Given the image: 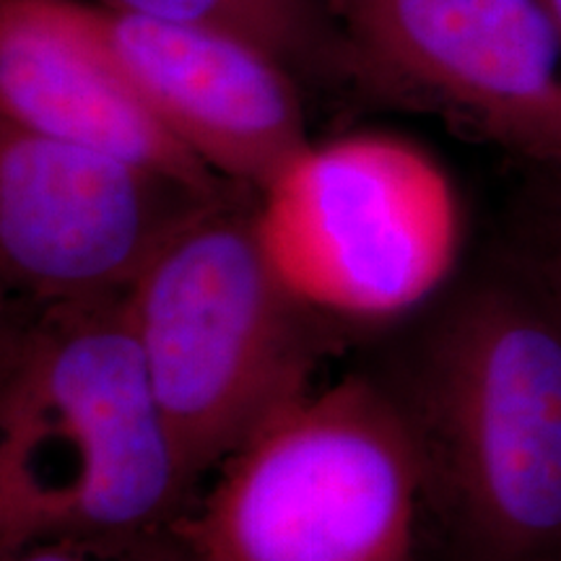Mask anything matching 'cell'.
<instances>
[{
    "mask_svg": "<svg viewBox=\"0 0 561 561\" xmlns=\"http://www.w3.org/2000/svg\"><path fill=\"white\" fill-rule=\"evenodd\" d=\"M0 398V549L140 538L191 491L123 297L45 305Z\"/></svg>",
    "mask_w": 561,
    "mask_h": 561,
    "instance_id": "6da1fadb",
    "label": "cell"
},
{
    "mask_svg": "<svg viewBox=\"0 0 561 561\" xmlns=\"http://www.w3.org/2000/svg\"><path fill=\"white\" fill-rule=\"evenodd\" d=\"M409 416L460 561H561V312L528 278L447 310Z\"/></svg>",
    "mask_w": 561,
    "mask_h": 561,
    "instance_id": "7a4b0ae2",
    "label": "cell"
},
{
    "mask_svg": "<svg viewBox=\"0 0 561 561\" xmlns=\"http://www.w3.org/2000/svg\"><path fill=\"white\" fill-rule=\"evenodd\" d=\"M248 195L193 214L123 294L191 483L310 390L322 348V314L271 268Z\"/></svg>",
    "mask_w": 561,
    "mask_h": 561,
    "instance_id": "3957f363",
    "label": "cell"
},
{
    "mask_svg": "<svg viewBox=\"0 0 561 561\" xmlns=\"http://www.w3.org/2000/svg\"><path fill=\"white\" fill-rule=\"evenodd\" d=\"M424 494L409 411L348 377L265 421L170 533L195 561H413Z\"/></svg>",
    "mask_w": 561,
    "mask_h": 561,
    "instance_id": "277c9868",
    "label": "cell"
},
{
    "mask_svg": "<svg viewBox=\"0 0 561 561\" xmlns=\"http://www.w3.org/2000/svg\"><path fill=\"white\" fill-rule=\"evenodd\" d=\"M252 224L301 305L341 320H390L450 278L460 250L453 182L388 133L307 144L255 193Z\"/></svg>",
    "mask_w": 561,
    "mask_h": 561,
    "instance_id": "5b68a950",
    "label": "cell"
},
{
    "mask_svg": "<svg viewBox=\"0 0 561 561\" xmlns=\"http://www.w3.org/2000/svg\"><path fill=\"white\" fill-rule=\"evenodd\" d=\"M333 70L561 172V32L543 0H325Z\"/></svg>",
    "mask_w": 561,
    "mask_h": 561,
    "instance_id": "8992f818",
    "label": "cell"
},
{
    "mask_svg": "<svg viewBox=\"0 0 561 561\" xmlns=\"http://www.w3.org/2000/svg\"><path fill=\"white\" fill-rule=\"evenodd\" d=\"M216 201L136 161L0 123V261L45 305L123 297Z\"/></svg>",
    "mask_w": 561,
    "mask_h": 561,
    "instance_id": "52a82bcc",
    "label": "cell"
},
{
    "mask_svg": "<svg viewBox=\"0 0 561 561\" xmlns=\"http://www.w3.org/2000/svg\"><path fill=\"white\" fill-rule=\"evenodd\" d=\"M96 16L153 115L234 187L261 193L310 144L294 70L255 42L100 3Z\"/></svg>",
    "mask_w": 561,
    "mask_h": 561,
    "instance_id": "ba28073f",
    "label": "cell"
},
{
    "mask_svg": "<svg viewBox=\"0 0 561 561\" xmlns=\"http://www.w3.org/2000/svg\"><path fill=\"white\" fill-rule=\"evenodd\" d=\"M0 115L39 136L112 153L210 198L248 193L185 149L123 68L96 5L76 0H3Z\"/></svg>",
    "mask_w": 561,
    "mask_h": 561,
    "instance_id": "9c48e42d",
    "label": "cell"
},
{
    "mask_svg": "<svg viewBox=\"0 0 561 561\" xmlns=\"http://www.w3.org/2000/svg\"><path fill=\"white\" fill-rule=\"evenodd\" d=\"M138 16L185 21L237 34L299 70H333L325 0H100Z\"/></svg>",
    "mask_w": 561,
    "mask_h": 561,
    "instance_id": "30bf717a",
    "label": "cell"
},
{
    "mask_svg": "<svg viewBox=\"0 0 561 561\" xmlns=\"http://www.w3.org/2000/svg\"><path fill=\"white\" fill-rule=\"evenodd\" d=\"M553 178L559 182V195L546 206L543 219L538 221L536 234L525 248L523 271L528 273L525 278L561 312V178Z\"/></svg>",
    "mask_w": 561,
    "mask_h": 561,
    "instance_id": "8fae6325",
    "label": "cell"
},
{
    "mask_svg": "<svg viewBox=\"0 0 561 561\" xmlns=\"http://www.w3.org/2000/svg\"><path fill=\"white\" fill-rule=\"evenodd\" d=\"M68 561H195L178 543L174 553L153 549L149 536L140 538H70Z\"/></svg>",
    "mask_w": 561,
    "mask_h": 561,
    "instance_id": "7c38bea8",
    "label": "cell"
},
{
    "mask_svg": "<svg viewBox=\"0 0 561 561\" xmlns=\"http://www.w3.org/2000/svg\"><path fill=\"white\" fill-rule=\"evenodd\" d=\"M543 3H546V9L551 11V16H553V21H557V26L561 32V0H543Z\"/></svg>",
    "mask_w": 561,
    "mask_h": 561,
    "instance_id": "4fadbf2b",
    "label": "cell"
},
{
    "mask_svg": "<svg viewBox=\"0 0 561 561\" xmlns=\"http://www.w3.org/2000/svg\"><path fill=\"white\" fill-rule=\"evenodd\" d=\"M553 174H559V178H561V172H553Z\"/></svg>",
    "mask_w": 561,
    "mask_h": 561,
    "instance_id": "5bb4252c",
    "label": "cell"
}]
</instances>
